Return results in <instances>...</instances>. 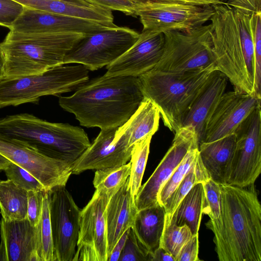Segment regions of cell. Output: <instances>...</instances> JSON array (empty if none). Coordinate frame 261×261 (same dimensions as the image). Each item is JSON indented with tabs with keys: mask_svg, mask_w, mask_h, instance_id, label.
<instances>
[{
	"mask_svg": "<svg viewBox=\"0 0 261 261\" xmlns=\"http://www.w3.org/2000/svg\"><path fill=\"white\" fill-rule=\"evenodd\" d=\"M144 98L138 77L105 74L81 85L71 95L61 96L59 103L81 125L104 129L123 124Z\"/></svg>",
	"mask_w": 261,
	"mask_h": 261,
	"instance_id": "obj_1",
	"label": "cell"
},
{
	"mask_svg": "<svg viewBox=\"0 0 261 261\" xmlns=\"http://www.w3.org/2000/svg\"><path fill=\"white\" fill-rule=\"evenodd\" d=\"M221 215L213 229L220 261L261 260V205L254 185L220 184Z\"/></svg>",
	"mask_w": 261,
	"mask_h": 261,
	"instance_id": "obj_2",
	"label": "cell"
},
{
	"mask_svg": "<svg viewBox=\"0 0 261 261\" xmlns=\"http://www.w3.org/2000/svg\"><path fill=\"white\" fill-rule=\"evenodd\" d=\"M0 137L71 164L91 144L87 133L79 126L48 122L28 113L0 118Z\"/></svg>",
	"mask_w": 261,
	"mask_h": 261,
	"instance_id": "obj_3",
	"label": "cell"
},
{
	"mask_svg": "<svg viewBox=\"0 0 261 261\" xmlns=\"http://www.w3.org/2000/svg\"><path fill=\"white\" fill-rule=\"evenodd\" d=\"M85 35L21 34L10 31L1 43L6 60L4 76L38 74L64 65L66 53Z\"/></svg>",
	"mask_w": 261,
	"mask_h": 261,
	"instance_id": "obj_4",
	"label": "cell"
},
{
	"mask_svg": "<svg viewBox=\"0 0 261 261\" xmlns=\"http://www.w3.org/2000/svg\"><path fill=\"white\" fill-rule=\"evenodd\" d=\"M216 64L182 72H166L152 69L139 77L144 98L158 107L164 125L176 132L191 105L215 70Z\"/></svg>",
	"mask_w": 261,
	"mask_h": 261,
	"instance_id": "obj_5",
	"label": "cell"
},
{
	"mask_svg": "<svg viewBox=\"0 0 261 261\" xmlns=\"http://www.w3.org/2000/svg\"><path fill=\"white\" fill-rule=\"evenodd\" d=\"M213 6L215 11L210 24L218 70L227 77L234 91L254 94L244 56L239 12L225 3Z\"/></svg>",
	"mask_w": 261,
	"mask_h": 261,
	"instance_id": "obj_6",
	"label": "cell"
},
{
	"mask_svg": "<svg viewBox=\"0 0 261 261\" xmlns=\"http://www.w3.org/2000/svg\"><path fill=\"white\" fill-rule=\"evenodd\" d=\"M83 65H61L44 72L0 79V108L35 102L46 95L59 96L75 91L89 81Z\"/></svg>",
	"mask_w": 261,
	"mask_h": 261,
	"instance_id": "obj_7",
	"label": "cell"
},
{
	"mask_svg": "<svg viewBox=\"0 0 261 261\" xmlns=\"http://www.w3.org/2000/svg\"><path fill=\"white\" fill-rule=\"evenodd\" d=\"M164 34L163 53L152 69L182 72L201 69L216 64L210 24L188 31H170Z\"/></svg>",
	"mask_w": 261,
	"mask_h": 261,
	"instance_id": "obj_8",
	"label": "cell"
},
{
	"mask_svg": "<svg viewBox=\"0 0 261 261\" xmlns=\"http://www.w3.org/2000/svg\"><path fill=\"white\" fill-rule=\"evenodd\" d=\"M139 33L126 27L116 26L85 35L65 55L63 64L76 63L94 71L107 66L126 51Z\"/></svg>",
	"mask_w": 261,
	"mask_h": 261,
	"instance_id": "obj_9",
	"label": "cell"
},
{
	"mask_svg": "<svg viewBox=\"0 0 261 261\" xmlns=\"http://www.w3.org/2000/svg\"><path fill=\"white\" fill-rule=\"evenodd\" d=\"M233 155L225 184L246 187L254 185L261 172V111L255 108L236 130Z\"/></svg>",
	"mask_w": 261,
	"mask_h": 261,
	"instance_id": "obj_10",
	"label": "cell"
},
{
	"mask_svg": "<svg viewBox=\"0 0 261 261\" xmlns=\"http://www.w3.org/2000/svg\"><path fill=\"white\" fill-rule=\"evenodd\" d=\"M214 11L210 5L157 3L136 9L135 16L139 17L142 30L188 31L210 21Z\"/></svg>",
	"mask_w": 261,
	"mask_h": 261,
	"instance_id": "obj_11",
	"label": "cell"
},
{
	"mask_svg": "<svg viewBox=\"0 0 261 261\" xmlns=\"http://www.w3.org/2000/svg\"><path fill=\"white\" fill-rule=\"evenodd\" d=\"M56 261H71L76 252L81 210L65 187L48 191Z\"/></svg>",
	"mask_w": 261,
	"mask_h": 261,
	"instance_id": "obj_12",
	"label": "cell"
},
{
	"mask_svg": "<svg viewBox=\"0 0 261 261\" xmlns=\"http://www.w3.org/2000/svg\"><path fill=\"white\" fill-rule=\"evenodd\" d=\"M0 153L35 176L47 191L65 187L71 163L50 158L36 149L0 137Z\"/></svg>",
	"mask_w": 261,
	"mask_h": 261,
	"instance_id": "obj_13",
	"label": "cell"
},
{
	"mask_svg": "<svg viewBox=\"0 0 261 261\" xmlns=\"http://www.w3.org/2000/svg\"><path fill=\"white\" fill-rule=\"evenodd\" d=\"M110 198L95 190L81 210L80 230L74 260L107 261L105 210Z\"/></svg>",
	"mask_w": 261,
	"mask_h": 261,
	"instance_id": "obj_14",
	"label": "cell"
},
{
	"mask_svg": "<svg viewBox=\"0 0 261 261\" xmlns=\"http://www.w3.org/2000/svg\"><path fill=\"white\" fill-rule=\"evenodd\" d=\"M118 128L100 129L92 143L72 163V174L128 163L133 147L128 146V137Z\"/></svg>",
	"mask_w": 261,
	"mask_h": 261,
	"instance_id": "obj_15",
	"label": "cell"
},
{
	"mask_svg": "<svg viewBox=\"0 0 261 261\" xmlns=\"http://www.w3.org/2000/svg\"><path fill=\"white\" fill-rule=\"evenodd\" d=\"M198 144L197 135L190 127H180L176 132L172 145L153 173L141 185L135 197L138 210L158 203V194L180 164L192 146Z\"/></svg>",
	"mask_w": 261,
	"mask_h": 261,
	"instance_id": "obj_16",
	"label": "cell"
},
{
	"mask_svg": "<svg viewBox=\"0 0 261 261\" xmlns=\"http://www.w3.org/2000/svg\"><path fill=\"white\" fill-rule=\"evenodd\" d=\"M108 28L110 27L95 21L24 7L10 31L21 34L72 33L88 35Z\"/></svg>",
	"mask_w": 261,
	"mask_h": 261,
	"instance_id": "obj_17",
	"label": "cell"
},
{
	"mask_svg": "<svg viewBox=\"0 0 261 261\" xmlns=\"http://www.w3.org/2000/svg\"><path fill=\"white\" fill-rule=\"evenodd\" d=\"M164 45V33L142 30L132 47L106 66L105 74L139 77L156 65L162 57Z\"/></svg>",
	"mask_w": 261,
	"mask_h": 261,
	"instance_id": "obj_18",
	"label": "cell"
},
{
	"mask_svg": "<svg viewBox=\"0 0 261 261\" xmlns=\"http://www.w3.org/2000/svg\"><path fill=\"white\" fill-rule=\"evenodd\" d=\"M260 100L255 94L225 92L207 123L203 142L234 134L248 116L260 106Z\"/></svg>",
	"mask_w": 261,
	"mask_h": 261,
	"instance_id": "obj_19",
	"label": "cell"
},
{
	"mask_svg": "<svg viewBox=\"0 0 261 261\" xmlns=\"http://www.w3.org/2000/svg\"><path fill=\"white\" fill-rule=\"evenodd\" d=\"M227 77L216 70L210 75L185 114L180 127H190L197 135L198 145L203 142L207 123L224 94Z\"/></svg>",
	"mask_w": 261,
	"mask_h": 261,
	"instance_id": "obj_20",
	"label": "cell"
},
{
	"mask_svg": "<svg viewBox=\"0 0 261 261\" xmlns=\"http://www.w3.org/2000/svg\"><path fill=\"white\" fill-rule=\"evenodd\" d=\"M0 260L39 261L36 226L28 219L6 221L2 219Z\"/></svg>",
	"mask_w": 261,
	"mask_h": 261,
	"instance_id": "obj_21",
	"label": "cell"
},
{
	"mask_svg": "<svg viewBox=\"0 0 261 261\" xmlns=\"http://www.w3.org/2000/svg\"><path fill=\"white\" fill-rule=\"evenodd\" d=\"M137 212L128 178L110 199L105 210L109 255L124 232L133 226Z\"/></svg>",
	"mask_w": 261,
	"mask_h": 261,
	"instance_id": "obj_22",
	"label": "cell"
},
{
	"mask_svg": "<svg viewBox=\"0 0 261 261\" xmlns=\"http://www.w3.org/2000/svg\"><path fill=\"white\" fill-rule=\"evenodd\" d=\"M236 145L235 134L198 145L199 154L209 178L219 184H225L228 168Z\"/></svg>",
	"mask_w": 261,
	"mask_h": 261,
	"instance_id": "obj_23",
	"label": "cell"
},
{
	"mask_svg": "<svg viewBox=\"0 0 261 261\" xmlns=\"http://www.w3.org/2000/svg\"><path fill=\"white\" fill-rule=\"evenodd\" d=\"M23 6L42 11L89 19L109 27L114 23L112 11L99 6L85 7L60 0H13Z\"/></svg>",
	"mask_w": 261,
	"mask_h": 261,
	"instance_id": "obj_24",
	"label": "cell"
},
{
	"mask_svg": "<svg viewBox=\"0 0 261 261\" xmlns=\"http://www.w3.org/2000/svg\"><path fill=\"white\" fill-rule=\"evenodd\" d=\"M165 217V208L159 203L138 210L132 228L139 241L149 253L160 247Z\"/></svg>",
	"mask_w": 261,
	"mask_h": 261,
	"instance_id": "obj_25",
	"label": "cell"
},
{
	"mask_svg": "<svg viewBox=\"0 0 261 261\" xmlns=\"http://www.w3.org/2000/svg\"><path fill=\"white\" fill-rule=\"evenodd\" d=\"M161 118L158 107L150 99L144 98L134 113L118 129L128 137V146L133 147L148 135L158 130Z\"/></svg>",
	"mask_w": 261,
	"mask_h": 261,
	"instance_id": "obj_26",
	"label": "cell"
},
{
	"mask_svg": "<svg viewBox=\"0 0 261 261\" xmlns=\"http://www.w3.org/2000/svg\"><path fill=\"white\" fill-rule=\"evenodd\" d=\"M203 199L202 182H197L181 201L171 220L178 226H188L193 235L198 234Z\"/></svg>",
	"mask_w": 261,
	"mask_h": 261,
	"instance_id": "obj_27",
	"label": "cell"
},
{
	"mask_svg": "<svg viewBox=\"0 0 261 261\" xmlns=\"http://www.w3.org/2000/svg\"><path fill=\"white\" fill-rule=\"evenodd\" d=\"M28 192L8 179L0 180V211L6 221L27 219Z\"/></svg>",
	"mask_w": 261,
	"mask_h": 261,
	"instance_id": "obj_28",
	"label": "cell"
},
{
	"mask_svg": "<svg viewBox=\"0 0 261 261\" xmlns=\"http://www.w3.org/2000/svg\"><path fill=\"white\" fill-rule=\"evenodd\" d=\"M130 163L96 170L93 184L99 193L111 198L125 184L129 177Z\"/></svg>",
	"mask_w": 261,
	"mask_h": 261,
	"instance_id": "obj_29",
	"label": "cell"
},
{
	"mask_svg": "<svg viewBox=\"0 0 261 261\" xmlns=\"http://www.w3.org/2000/svg\"><path fill=\"white\" fill-rule=\"evenodd\" d=\"M39 261H56L50 220L48 191L44 193L42 210L36 226Z\"/></svg>",
	"mask_w": 261,
	"mask_h": 261,
	"instance_id": "obj_30",
	"label": "cell"
},
{
	"mask_svg": "<svg viewBox=\"0 0 261 261\" xmlns=\"http://www.w3.org/2000/svg\"><path fill=\"white\" fill-rule=\"evenodd\" d=\"M152 137V135H149L137 142L132 150L128 180L131 194L134 198L141 186Z\"/></svg>",
	"mask_w": 261,
	"mask_h": 261,
	"instance_id": "obj_31",
	"label": "cell"
},
{
	"mask_svg": "<svg viewBox=\"0 0 261 261\" xmlns=\"http://www.w3.org/2000/svg\"><path fill=\"white\" fill-rule=\"evenodd\" d=\"M197 144L193 145L158 194V201L164 206L167 199L191 171L197 160L199 151Z\"/></svg>",
	"mask_w": 261,
	"mask_h": 261,
	"instance_id": "obj_32",
	"label": "cell"
},
{
	"mask_svg": "<svg viewBox=\"0 0 261 261\" xmlns=\"http://www.w3.org/2000/svg\"><path fill=\"white\" fill-rule=\"evenodd\" d=\"M204 189L203 214L210 219L206 226L212 231L217 227L221 215V193L220 184L211 179L202 182Z\"/></svg>",
	"mask_w": 261,
	"mask_h": 261,
	"instance_id": "obj_33",
	"label": "cell"
},
{
	"mask_svg": "<svg viewBox=\"0 0 261 261\" xmlns=\"http://www.w3.org/2000/svg\"><path fill=\"white\" fill-rule=\"evenodd\" d=\"M193 235L188 226H178L171 220L165 223L160 247L171 254L176 261L180 251Z\"/></svg>",
	"mask_w": 261,
	"mask_h": 261,
	"instance_id": "obj_34",
	"label": "cell"
},
{
	"mask_svg": "<svg viewBox=\"0 0 261 261\" xmlns=\"http://www.w3.org/2000/svg\"><path fill=\"white\" fill-rule=\"evenodd\" d=\"M194 166L195 165L167 199L163 206L165 211V223L169 222L181 201L192 187L198 182L194 171Z\"/></svg>",
	"mask_w": 261,
	"mask_h": 261,
	"instance_id": "obj_35",
	"label": "cell"
},
{
	"mask_svg": "<svg viewBox=\"0 0 261 261\" xmlns=\"http://www.w3.org/2000/svg\"><path fill=\"white\" fill-rule=\"evenodd\" d=\"M4 171L8 179L27 191H47L43 185L35 176L14 163L11 162Z\"/></svg>",
	"mask_w": 261,
	"mask_h": 261,
	"instance_id": "obj_36",
	"label": "cell"
},
{
	"mask_svg": "<svg viewBox=\"0 0 261 261\" xmlns=\"http://www.w3.org/2000/svg\"><path fill=\"white\" fill-rule=\"evenodd\" d=\"M254 49V92L261 97V11L251 15Z\"/></svg>",
	"mask_w": 261,
	"mask_h": 261,
	"instance_id": "obj_37",
	"label": "cell"
},
{
	"mask_svg": "<svg viewBox=\"0 0 261 261\" xmlns=\"http://www.w3.org/2000/svg\"><path fill=\"white\" fill-rule=\"evenodd\" d=\"M149 254L138 240L132 227L129 228L118 261H149Z\"/></svg>",
	"mask_w": 261,
	"mask_h": 261,
	"instance_id": "obj_38",
	"label": "cell"
},
{
	"mask_svg": "<svg viewBox=\"0 0 261 261\" xmlns=\"http://www.w3.org/2000/svg\"><path fill=\"white\" fill-rule=\"evenodd\" d=\"M24 6L13 0H0V25L10 29Z\"/></svg>",
	"mask_w": 261,
	"mask_h": 261,
	"instance_id": "obj_39",
	"label": "cell"
},
{
	"mask_svg": "<svg viewBox=\"0 0 261 261\" xmlns=\"http://www.w3.org/2000/svg\"><path fill=\"white\" fill-rule=\"evenodd\" d=\"M45 192L35 191L28 192L27 219L33 226H36L39 222Z\"/></svg>",
	"mask_w": 261,
	"mask_h": 261,
	"instance_id": "obj_40",
	"label": "cell"
},
{
	"mask_svg": "<svg viewBox=\"0 0 261 261\" xmlns=\"http://www.w3.org/2000/svg\"><path fill=\"white\" fill-rule=\"evenodd\" d=\"M88 3L135 16V7L130 0H85Z\"/></svg>",
	"mask_w": 261,
	"mask_h": 261,
	"instance_id": "obj_41",
	"label": "cell"
},
{
	"mask_svg": "<svg viewBox=\"0 0 261 261\" xmlns=\"http://www.w3.org/2000/svg\"><path fill=\"white\" fill-rule=\"evenodd\" d=\"M198 234H194L184 246L176 258V261H199L198 257Z\"/></svg>",
	"mask_w": 261,
	"mask_h": 261,
	"instance_id": "obj_42",
	"label": "cell"
},
{
	"mask_svg": "<svg viewBox=\"0 0 261 261\" xmlns=\"http://www.w3.org/2000/svg\"><path fill=\"white\" fill-rule=\"evenodd\" d=\"M226 4L250 15L261 11V0H226Z\"/></svg>",
	"mask_w": 261,
	"mask_h": 261,
	"instance_id": "obj_43",
	"label": "cell"
},
{
	"mask_svg": "<svg viewBox=\"0 0 261 261\" xmlns=\"http://www.w3.org/2000/svg\"><path fill=\"white\" fill-rule=\"evenodd\" d=\"M136 9L141 8L150 4L157 3H178L202 4V0H130Z\"/></svg>",
	"mask_w": 261,
	"mask_h": 261,
	"instance_id": "obj_44",
	"label": "cell"
},
{
	"mask_svg": "<svg viewBox=\"0 0 261 261\" xmlns=\"http://www.w3.org/2000/svg\"><path fill=\"white\" fill-rule=\"evenodd\" d=\"M128 230L129 229L125 231L117 242L110 253L107 261H118L120 255L125 245L128 233Z\"/></svg>",
	"mask_w": 261,
	"mask_h": 261,
	"instance_id": "obj_45",
	"label": "cell"
},
{
	"mask_svg": "<svg viewBox=\"0 0 261 261\" xmlns=\"http://www.w3.org/2000/svg\"><path fill=\"white\" fill-rule=\"evenodd\" d=\"M149 261H175L174 257L165 249L159 247L150 253Z\"/></svg>",
	"mask_w": 261,
	"mask_h": 261,
	"instance_id": "obj_46",
	"label": "cell"
},
{
	"mask_svg": "<svg viewBox=\"0 0 261 261\" xmlns=\"http://www.w3.org/2000/svg\"><path fill=\"white\" fill-rule=\"evenodd\" d=\"M5 54L0 43V79L5 75Z\"/></svg>",
	"mask_w": 261,
	"mask_h": 261,
	"instance_id": "obj_47",
	"label": "cell"
},
{
	"mask_svg": "<svg viewBox=\"0 0 261 261\" xmlns=\"http://www.w3.org/2000/svg\"><path fill=\"white\" fill-rule=\"evenodd\" d=\"M62 1H64L67 3H69L71 4H73L76 5L81 6H85V7H92V6H93L85 0H60Z\"/></svg>",
	"mask_w": 261,
	"mask_h": 261,
	"instance_id": "obj_48",
	"label": "cell"
},
{
	"mask_svg": "<svg viewBox=\"0 0 261 261\" xmlns=\"http://www.w3.org/2000/svg\"><path fill=\"white\" fill-rule=\"evenodd\" d=\"M11 162V161L0 153V170H4Z\"/></svg>",
	"mask_w": 261,
	"mask_h": 261,
	"instance_id": "obj_49",
	"label": "cell"
},
{
	"mask_svg": "<svg viewBox=\"0 0 261 261\" xmlns=\"http://www.w3.org/2000/svg\"><path fill=\"white\" fill-rule=\"evenodd\" d=\"M209 2L212 5L223 4L225 3L226 0H205Z\"/></svg>",
	"mask_w": 261,
	"mask_h": 261,
	"instance_id": "obj_50",
	"label": "cell"
}]
</instances>
